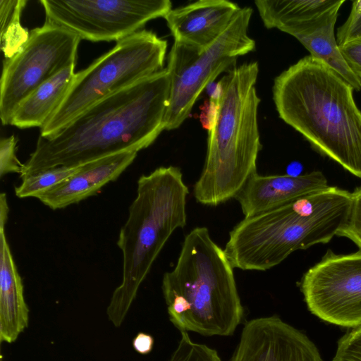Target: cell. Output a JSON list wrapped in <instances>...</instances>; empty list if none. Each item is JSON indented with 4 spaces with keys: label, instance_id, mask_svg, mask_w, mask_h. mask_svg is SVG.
<instances>
[{
    "label": "cell",
    "instance_id": "24",
    "mask_svg": "<svg viewBox=\"0 0 361 361\" xmlns=\"http://www.w3.org/2000/svg\"><path fill=\"white\" fill-rule=\"evenodd\" d=\"M339 49L350 69L361 79V37L339 46Z\"/></svg>",
    "mask_w": 361,
    "mask_h": 361
},
{
    "label": "cell",
    "instance_id": "11",
    "mask_svg": "<svg viewBox=\"0 0 361 361\" xmlns=\"http://www.w3.org/2000/svg\"><path fill=\"white\" fill-rule=\"evenodd\" d=\"M300 290L309 310L338 326L361 325V251L337 255L329 250L303 275Z\"/></svg>",
    "mask_w": 361,
    "mask_h": 361
},
{
    "label": "cell",
    "instance_id": "19",
    "mask_svg": "<svg viewBox=\"0 0 361 361\" xmlns=\"http://www.w3.org/2000/svg\"><path fill=\"white\" fill-rule=\"evenodd\" d=\"M334 0H257L255 1L264 25L282 30L309 20L333 6Z\"/></svg>",
    "mask_w": 361,
    "mask_h": 361
},
{
    "label": "cell",
    "instance_id": "21",
    "mask_svg": "<svg viewBox=\"0 0 361 361\" xmlns=\"http://www.w3.org/2000/svg\"><path fill=\"white\" fill-rule=\"evenodd\" d=\"M82 165L58 166L26 176L22 178L19 185L15 187V194L19 198H37L39 194L69 178L80 170Z\"/></svg>",
    "mask_w": 361,
    "mask_h": 361
},
{
    "label": "cell",
    "instance_id": "18",
    "mask_svg": "<svg viewBox=\"0 0 361 361\" xmlns=\"http://www.w3.org/2000/svg\"><path fill=\"white\" fill-rule=\"evenodd\" d=\"M75 66L67 67L31 92L15 111L10 125L42 128L66 95L75 75Z\"/></svg>",
    "mask_w": 361,
    "mask_h": 361
},
{
    "label": "cell",
    "instance_id": "25",
    "mask_svg": "<svg viewBox=\"0 0 361 361\" xmlns=\"http://www.w3.org/2000/svg\"><path fill=\"white\" fill-rule=\"evenodd\" d=\"M361 22V0L353 1L350 13L346 21L338 28L337 41L340 40L351 28Z\"/></svg>",
    "mask_w": 361,
    "mask_h": 361
},
{
    "label": "cell",
    "instance_id": "4",
    "mask_svg": "<svg viewBox=\"0 0 361 361\" xmlns=\"http://www.w3.org/2000/svg\"><path fill=\"white\" fill-rule=\"evenodd\" d=\"M353 192L335 186L245 217L229 233L224 252L233 268L266 271L291 253L329 243L348 219Z\"/></svg>",
    "mask_w": 361,
    "mask_h": 361
},
{
    "label": "cell",
    "instance_id": "8",
    "mask_svg": "<svg viewBox=\"0 0 361 361\" xmlns=\"http://www.w3.org/2000/svg\"><path fill=\"white\" fill-rule=\"evenodd\" d=\"M252 14L251 8H240L222 35L205 49L174 42L166 68L170 94L165 130L179 128L204 88L220 73L233 68L239 56L255 49V42L248 35Z\"/></svg>",
    "mask_w": 361,
    "mask_h": 361
},
{
    "label": "cell",
    "instance_id": "5",
    "mask_svg": "<svg viewBox=\"0 0 361 361\" xmlns=\"http://www.w3.org/2000/svg\"><path fill=\"white\" fill-rule=\"evenodd\" d=\"M259 65L244 63L228 71L218 82V110L208 130L201 175L193 187L196 201L217 206L235 198L257 173L262 148L258 126L260 98L256 90Z\"/></svg>",
    "mask_w": 361,
    "mask_h": 361
},
{
    "label": "cell",
    "instance_id": "17",
    "mask_svg": "<svg viewBox=\"0 0 361 361\" xmlns=\"http://www.w3.org/2000/svg\"><path fill=\"white\" fill-rule=\"evenodd\" d=\"M0 220V341L11 343L27 327L29 308L23 284Z\"/></svg>",
    "mask_w": 361,
    "mask_h": 361
},
{
    "label": "cell",
    "instance_id": "22",
    "mask_svg": "<svg viewBox=\"0 0 361 361\" xmlns=\"http://www.w3.org/2000/svg\"><path fill=\"white\" fill-rule=\"evenodd\" d=\"M353 195V200L348 219L337 235L350 239L361 251V188H357Z\"/></svg>",
    "mask_w": 361,
    "mask_h": 361
},
{
    "label": "cell",
    "instance_id": "13",
    "mask_svg": "<svg viewBox=\"0 0 361 361\" xmlns=\"http://www.w3.org/2000/svg\"><path fill=\"white\" fill-rule=\"evenodd\" d=\"M321 171L302 175L262 176L257 173L246 182L235 197L245 217H250L327 189Z\"/></svg>",
    "mask_w": 361,
    "mask_h": 361
},
{
    "label": "cell",
    "instance_id": "6",
    "mask_svg": "<svg viewBox=\"0 0 361 361\" xmlns=\"http://www.w3.org/2000/svg\"><path fill=\"white\" fill-rule=\"evenodd\" d=\"M188 193L177 166H161L139 178L137 195L117 240L123 257L122 281L106 309L107 317L116 327L124 321L169 238L185 226Z\"/></svg>",
    "mask_w": 361,
    "mask_h": 361
},
{
    "label": "cell",
    "instance_id": "15",
    "mask_svg": "<svg viewBox=\"0 0 361 361\" xmlns=\"http://www.w3.org/2000/svg\"><path fill=\"white\" fill-rule=\"evenodd\" d=\"M137 154V152L126 151L85 164L69 178L39 194L37 199L54 210L77 204L116 180Z\"/></svg>",
    "mask_w": 361,
    "mask_h": 361
},
{
    "label": "cell",
    "instance_id": "14",
    "mask_svg": "<svg viewBox=\"0 0 361 361\" xmlns=\"http://www.w3.org/2000/svg\"><path fill=\"white\" fill-rule=\"evenodd\" d=\"M240 7L226 0H200L171 9L164 18L174 42L198 49L212 44Z\"/></svg>",
    "mask_w": 361,
    "mask_h": 361
},
{
    "label": "cell",
    "instance_id": "20",
    "mask_svg": "<svg viewBox=\"0 0 361 361\" xmlns=\"http://www.w3.org/2000/svg\"><path fill=\"white\" fill-rule=\"evenodd\" d=\"M26 0H0L1 42L6 59L14 55L25 44L29 33L20 23Z\"/></svg>",
    "mask_w": 361,
    "mask_h": 361
},
{
    "label": "cell",
    "instance_id": "28",
    "mask_svg": "<svg viewBox=\"0 0 361 361\" xmlns=\"http://www.w3.org/2000/svg\"><path fill=\"white\" fill-rule=\"evenodd\" d=\"M361 37V22L351 28L340 40L337 41L338 46L348 42Z\"/></svg>",
    "mask_w": 361,
    "mask_h": 361
},
{
    "label": "cell",
    "instance_id": "10",
    "mask_svg": "<svg viewBox=\"0 0 361 361\" xmlns=\"http://www.w3.org/2000/svg\"><path fill=\"white\" fill-rule=\"evenodd\" d=\"M46 23L62 27L81 39L119 41L149 20L164 18L169 0H41Z\"/></svg>",
    "mask_w": 361,
    "mask_h": 361
},
{
    "label": "cell",
    "instance_id": "12",
    "mask_svg": "<svg viewBox=\"0 0 361 361\" xmlns=\"http://www.w3.org/2000/svg\"><path fill=\"white\" fill-rule=\"evenodd\" d=\"M229 361H323L314 343L276 315L247 321Z\"/></svg>",
    "mask_w": 361,
    "mask_h": 361
},
{
    "label": "cell",
    "instance_id": "16",
    "mask_svg": "<svg viewBox=\"0 0 361 361\" xmlns=\"http://www.w3.org/2000/svg\"><path fill=\"white\" fill-rule=\"evenodd\" d=\"M345 0L309 20L283 28L281 31L295 37L316 58L334 70L354 90H361V79L350 69L343 58L334 35L338 11Z\"/></svg>",
    "mask_w": 361,
    "mask_h": 361
},
{
    "label": "cell",
    "instance_id": "9",
    "mask_svg": "<svg viewBox=\"0 0 361 361\" xmlns=\"http://www.w3.org/2000/svg\"><path fill=\"white\" fill-rule=\"evenodd\" d=\"M80 40L71 31L46 22L30 32L20 49L4 61L0 80L2 125H10L19 104L37 87L75 64Z\"/></svg>",
    "mask_w": 361,
    "mask_h": 361
},
{
    "label": "cell",
    "instance_id": "2",
    "mask_svg": "<svg viewBox=\"0 0 361 361\" xmlns=\"http://www.w3.org/2000/svg\"><path fill=\"white\" fill-rule=\"evenodd\" d=\"M353 90L329 66L310 55L275 78L273 99L286 123L361 178V111Z\"/></svg>",
    "mask_w": 361,
    "mask_h": 361
},
{
    "label": "cell",
    "instance_id": "27",
    "mask_svg": "<svg viewBox=\"0 0 361 361\" xmlns=\"http://www.w3.org/2000/svg\"><path fill=\"white\" fill-rule=\"evenodd\" d=\"M154 338L149 334L139 333L133 341L134 349L140 354H147L152 350Z\"/></svg>",
    "mask_w": 361,
    "mask_h": 361
},
{
    "label": "cell",
    "instance_id": "3",
    "mask_svg": "<svg viewBox=\"0 0 361 361\" xmlns=\"http://www.w3.org/2000/svg\"><path fill=\"white\" fill-rule=\"evenodd\" d=\"M161 289L169 320L180 332L228 336L243 318L233 267L206 227H195L185 236Z\"/></svg>",
    "mask_w": 361,
    "mask_h": 361
},
{
    "label": "cell",
    "instance_id": "23",
    "mask_svg": "<svg viewBox=\"0 0 361 361\" xmlns=\"http://www.w3.org/2000/svg\"><path fill=\"white\" fill-rule=\"evenodd\" d=\"M17 138L15 135L3 137L0 141V176L10 173L20 174L23 168L16 156Z\"/></svg>",
    "mask_w": 361,
    "mask_h": 361
},
{
    "label": "cell",
    "instance_id": "26",
    "mask_svg": "<svg viewBox=\"0 0 361 361\" xmlns=\"http://www.w3.org/2000/svg\"><path fill=\"white\" fill-rule=\"evenodd\" d=\"M202 109L200 115V121L203 128L209 130L213 126L217 110L218 100L210 98L209 100L205 101Z\"/></svg>",
    "mask_w": 361,
    "mask_h": 361
},
{
    "label": "cell",
    "instance_id": "7",
    "mask_svg": "<svg viewBox=\"0 0 361 361\" xmlns=\"http://www.w3.org/2000/svg\"><path fill=\"white\" fill-rule=\"evenodd\" d=\"M167 42L156 33L140 30L117 42L114 48L76 73L64 99L40 128L50 137L90 106L161 70Z\"/></svg>",
    "mask_w": 361,
    "mask_h": 361
},
{
    "label": "cell",
    "instance_id": "1",
    "mask_svg": "<svg viewBox=\"0 0 361 361\" xmlns=\"http://www.w3.org/2000/svg\"><path fill=\"white\" fill-rule=\"evenodd\" d=\"M169 94L166 68L104 97L56 134L39 135L20 177L148 147L165 130Z\"/></svg>",
    "mask_w": 361,
    "mask_h": 361
}]
</instances>
